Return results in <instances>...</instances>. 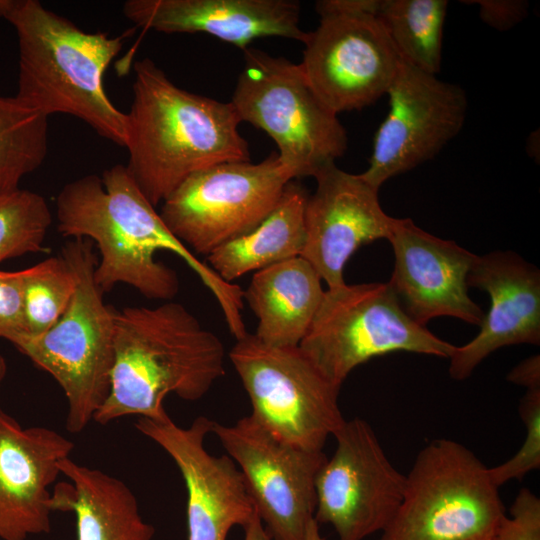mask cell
Listing matches in <instances>:
<instances>
[{
	"label": "cell",
	"mask_w": 540,
	"mask_h": 540,
	"mask_svg": "<svg viewBox=\"0 0 540 540\" xmlns=\"http://www.w3.org/2000/svg\"><path fill=\"white\" fill-rule=\"evenodd\" d=\"M56 221L63 236L96 245L94 277L103 293L126 284L146 298L170 301L179 291L177 273L155 258L167 250L183 259L210 290L236 340L248 333L241 314L243 290L224 281L170 232L125 165H114L101 177L89 174L67 183L56 198Z\"/></svg>",
	"instance_id": "cell-1"
},
{
	"label": "cell",
	"mask_w": 540,
	"mask_h": 540,
	"mask_svg": "<svg viewBox=\"0 0 540 540\" xmlns=\"http://www.w3.org/2000/svg\"><path fill=\"white\" fill-rule=\"evenodd\" d=\"M127 116L128 173L156 207L190 175L208 167L250 161L231 102L175 85L151 59L134 63Z\"/></svg>",
	"instance_id": "cell-2"
},
{
	"label": "cell",
	"mask_w": 540,
	"mask_h": 540,
	"mask_svg": "<svg viewBox=\"0 0 540 540\" xmlns=\"http://www.w3.org/2000/svg\"><path fill=\"white\" fill-rule=\"evenodd\" d=\"M110 393L93 421L126 416L159 419L164 399H201L225 374V348L184 305L115 309Z\"/></svg>",
	"instance_id": "cell-3"
},
{
	"label": "cell",
	"mask_w": 540,
	"mask_h": 540,
	"mask_svg": "<svg viewBox=\"0 0 540 540\" xmlns=\"http://www.w3.org/2000/svg\"><path fill=\"white\" fill-rule=\"evenodd\" d=\"M0 17L17 34L15 96L47 117L63 113L79 118L125 147L126 113L111 102L103 82L125 35L85 32L38 0H0Z\"/></svg>",
	"instance_id": "cell-4"
},
{
	"label": "cell",
	"mask_w": 540,
	"mask_h": 540,
	"mask_svg": "<svg viewBox=\"0 0 540 540\" xmlns=\"http://www.w3.org/2000/svg\"><path fill=\"white\" fill-rule=\"evenodd\" d=\"M60 255L76 281L69 306L47 331L23 337L14 346L59 384L67 400L65 427L80 433L110 393L115 309L105 304L95 282L98 257L89 239L69 240Z\"/></svg>",
	"instance_id": "cell-5"
},
{
	"label": "cell",
	"mask_w": 540,
	"mask_h": 540,
	"mask_svg": "<svg viewBox=\"0 0 540 540\" xmlns=\"http://www.w3.org/2000/svg\"><path fill=\"white\" fill-rule=\"evenodd\" d=\"M405 476L400 506L379 540H494L506 515L500 487L466 446L435 439Z\"/></svg>",
	"instance_id": "cell-6"
},
{
	"label": "cell",
	"mask_w": 540,
	"mask_h": 540,
	"mask_svg": "<svg viewBox=\"0 0 540 540\" xmlns=\"http://www.w3.org/2000/svg\"><path fill=\"white\" fill-rule=\"evenodd\" d=\"M230 101L241 122L266 132L293 179L315 177L347 149L337 114L315 93L299 64L246 48Z\"/></svg>",
	"instance_id": "cell-7"
},
{
	"label": "cell",
	"mask_w": 540,
	"mask_h": 540,
	"mask_svg": "<svg viewBox=\"0 0 540 540\" xmlns=\"http://www.w3.org/2000/svg\"><path fill=\"white\" fill-rule=\"evenodd\" d=\"M299 348L333 384L370 359L392 352L450 358L456 346L415 322L389 283L328 288Z\"/></svg>",
	"instance_id": "cell-8"
},
{
	"label": "cell",
	"mask_w": 540,
	"mask_h": 540,
	"mask_svg": "<svg viewBox=\"0 0 540 540\" xmlns=\"http://www.w3.org/2000/svg\"><path fill=\"white\" fill-rule=\"evenodd\" d=\"M230 360L250 399L249 415L275 438L307 451H322L343 425L341 387L330 382L296 347H275L248 333Z\"/></svg>",
	"instance_id": "cell-9"
},
{
	"label": "cell",
	"mask_w": 540,
	"mask_h": 540,
	"mask_svg": "<svg viewBox=\"0 0 540 540\" xmlns=\"http://www.w3.org/2000/svg\"><path fill=\"white\" fill-rule=\"evenodd\" d=\"M291 180L277 152L255 164L220 163L184 180L162 202L159 214L189 250L207 257L256 228Z\"/></svg>",
	"instance_id": "cell-10"
},
{
	"label": "cell",
	"mask_w": 540,
	"mask_h": 540,
	"mask_svg": "<svg viewBox=\"0 0 540 540\" xmlns=\"http://www.w3.org/2000/svg\"><path fill=\"white\" fill-rule=\"evenodd\" d=\"M333 437L336 449L316 477L314 519L330 524L338 540H364L394 517L406 476L390 462L365 420H345Z\"/></svg>",
	"instance_id": "cell-11"
},
{
	"label": "cell",
	"mask_w": 540,
	"mask_h": 540,
	"mask_svg": "<svg viewBox=\"0 0 540 540\" xmlns=\"http://www.w3.org/2000/svg\"><path fill=\"white\" fill-rule=\"evenodd\" d=\"M242 473L248 495L271 540H306L316 510L323 451L287 444L250 416L212 431Z\"/></svg>",
	"instance_id": "cell-12"
},
{
	"label": "cell",
	"mask_w": 540,
	"mask_h": 540,
	"mask_svg": "<svg viewBox=\"0 0 540 540\" xmlns=\"http://www.w3.org/2000/svg\"><path fill=\"white\" fill-rule=\"evenodd\" d=\"M299 64L334 113L360 110L387 94L401 58L377 16L330 14L308 34Z\"/></svg>",
	"instance_id": "cell-13"
},
{
	"label": "cell",
	"mask_w": 540,
	"mask_h": 540,
	"mask_svg": "<svg viewBox=\"0 0 540 540\" xmlns=\"http://www.w3.org/2000/svg\"><path fill=\"white\" fill-rule=\"evenodd\" d=\"M387 95L390 109L361 173L377 189L435 157L462 129L468 106L460 86L402 60Z\"/></svg>",
	"instance_id": "cell-14"
},
{
	"label": "cell",
	"mask_w": 540,
	"mask_h": 540,
	"mask_svg": "<svg viewBox=\"0 0 540 540\" xmlns=\"http://www.w3.org/2000/svg\"><path fill=\"white\" fill-rule=\"evenodd\" d=\"M213 420L198 416L189 427L169 415L139 417L137 430L161 447L178 467L187 490L188 540H226L236 525L243 528L255 509L241 471L228 455L215 456L204 446Z\"/></svg>",
	"instance_id": "cell-15"
},
{
	"label": "cell",
	"mask_w": 540,
	"mask_h": 540,
	"mask_svg": "<svg viewBox=\"0 0 540 540\" xmlns=\"http://www.w3.org/2000/svg\"><path fill=\"white\" fill-rule=\"evenodd\" d=\"M316 190L308 196L305 212L307 260L328 288L345 284L344 269L362 245L388 239L396 218L381 208L378 190L362 175L332 164L315 177Z\"/></svg>",
	"instance_id": "cell-16"
},
{
	"label": "cell",
	"mask_w": 540,
	"mask_h": 540,
	"mask_svg": "<svg viewBox=\"0 0 540 540\" xmlns=\"http://www.w3.org/2000/svg\"><path fill=\"white\" fill-rule=\"evenodd\" d=\"M390 241L395 264L388 282L405 312L418 324L451 316L480 325L484 313L468 295L477 255L438 238L409 218H396Z\"/></svg>",
	"instance_id": "cell-17"
},
{
	"label": "cell",
	"mask_w": 540,
	"mask_h": 540,
	"mask_svg": "<svg viewBox=\"0 0 540 540\" xmlns=\"http://www.w3.org/2000/svg\"><path fill=\"white\" fill-rule=\"evenodd\" d=\"M73 449V442L57 431L25 428L0 409L1 540H26L50 532V486Z\"/></svg>",
	"instance_id": "cell-18"
},
{
	"label": "cell",
	"mask_w": 540,
	"mask_h": 540,
	"mask_svg": "<svg viewBox=\"0 0 540 540\" xmlns=\"http://www.w3.org/2000/svg\"><path fill=\"white\" fill-rule=\"evenodd\" d=\"M468 286L490 296V309L470 342L455 348L449 374L464 380L491 353L515 344L540 343V272L514 252L478 256Z\"/></svg>",
	"instance_id": "cell-19"
},
{
	"label": "cell",
	"mask_w": 540,
	"mask_h": 540,
	"mask_svg": "<svg viewBox=\"0 0 540 540\" xmlns=\"http://www.w3.org/2000/svg\"><path fill=\"white\" fill-rule=\"evenodd\" d=\"M123 13L138 27L163 33L203 32L245 50L254 39L305 43L300 3L293 0H128Z\"/></svg>",
	"instance_id": "cell-20"
},
{
	"label": "cell",
	"mask_w": 540,
	"mask_h": 540,
	"mask_svg": "<svg viewBox=\"0 0 540 540\" xmlns=\"http://www.w3.org/2000/svg\"><path fill=\"white\" fill-rule=\"evenodd\" d=\"M59 468L69 482L52 491V510L75 515L77 540H152L155 529L123 481L70 457Z\"/></svg>",
	"instance_id": "cell-21"
},
{
	"label": "cell",
	"mask_w": 540,
	"mask_h": 540,
	"mask_svg": "<svg viewBox=\"0 0 540 540\" xmlns=\"http://www.w3.org/2000/svg\"><path fill=\"white\" fill-rule=\"evenodd\" d=\"M321 281L301 256L256 271L243 291L258 319L255 337L270 346H299L322 302Z\"/></svg>",
	"instance_id": "cell-22"
},
{
	"label": "cell",
	"mask_w": 540,
	"mask_h": 540,
	"mask_svg": "<svg viewBox=\"0 0 540 540\" xmlns=\"http://www.w3.org/2000/svg\"><path fill=\"white\" fill-rule=\"evenodd\" d=\"M308 193L289 181L272 212L253 230L207 256L208 265L226 282L301 255Z\"/></svg>",
	"instance_id": "cell-23"
},
{
	"label": "cell",
	"mask_w": 540,
	"mask_h": 540,
	"mask_svg": "<svg viewBox=\"0 0 540 540\" xmlns=\"http://www.w3.org/2000/svg\"><path fill=\"white\" fill-rule=\"evenodd\" d=\"M446 0H381L377 17L402 61L431 74L441 69Z\"/></svg>",
	"instance_id": "cell-24"
},
{
	"label": "cell",
	"mask_w": 540,
	"mask_h": 540,
	"mask_svg": "<svg viewBox=\"0 0 540 540\" xmlns=\"http://www.w3.org/2000/svg\"><path fill=\"white\" fill-rule=\"evenodd\" d=\"M48 152V117L16 96H0V196L20 189Z\"/></svg>",
	"instance_id": "cell-25"
},
{
	"label": "cell",
	"mask_w": 540,
	"mask_h": 540,
	"mask_svg": "<svg viewBox=\"0 0 540 540\" xmlns=\"http://www.w3.org/2000/svg\"><path fill=\"white\" fill-rule=\"evenodd\" d=\"M20 272L28 336L40 335L66 311L75 292V277L61 255L48 257Z\"/></svg>",
	"instance_id": "cell-26"
},
{
	"label": "cell",
	"mask_w": 540,
	"mask_h": 540,
	"mask_svg": "<svg viewBox=\"0 0 540 540\" xmlns=\"http://www.w3.org/2000/svg\"><path fill=\"white\" fill-rule=\"evenodd\" d=\"M52 214L39 193L18 189L0 196V263L46 251L44 242Z\"/></svg>",
	"instance_id": "cell-27"
},
{
	"label": "cell",
	"mask_w": 540,
	"mask_h": 540,
	"mask_svg": "<svg viewBox=\"0 0 540 540\" xmlns=\"http://www.w3.org/2000/svg\"><path fill=\"white\" fill-rule=\"evenodd\" d=\"M525 438L519 450L507 461L489 467L494 483L501 487L511 480H522L540 468V385L526 388L519 405Z\"/></svg>",
	"instance_id": "cell-28"
},
{
	"label": "cell",
	"mask_w": 540,
	"mask_h": 540,
	"mask_svg": "<svg viewBox=\"0 0 540 540\" xmlns=\"http://www.w3.org/2000/svg\"><path fill=\"white\" fill-rule=\"evenodd\" d=\"M494 540H540V499L530 489L518 492Z\"/></svg>",
	"instance_id": "cell-29"
},
{
	"label": "cell",
	"mask_w": 540,
	"mask_h": 540,
	"mask_svg": "<svg viewBox=\"0 0 540 540\" xmlns=\"http://www.w3.org/2000/svg\"><path fill=\"white\" fill-rule=\"evenodd\" d=\"M28 335L21 272L0 270V338L14 345Z\"/></svg>",
	"instance_id": "cell-30"
},
{
	"label": "cell",
	"mask_w": 540,
	"mask_h": 540,
	"mask_svg": "<svg viewBox=\"0 0 540 540\" xmlns=\"http://www.w3.org/2000/svg\"><path fill=\"white\" fill-rule=\"evenodd\" d=\"M479 6L481 19L499 31L513 28L528 14V3L519 0L471 1Z\"/></svg>",
	"instance_id": "cell-31"
},
{
	"label": "cell",
	"mask_w": 540,
	"mask_h": 540,
	"mask_svg": "<svg viewBox=\"0 0 540 540\" xmlns=\"http://www.w3.org/2000/svg\"><path fill=\"white\" fill-rule=\"evenodd\" d=\"M381 0H321L315 4L320 17L330 14H369L377 16Z\"/></svg>",
	"instance_id": "cell-32"
},
{
	"label": "cell",
	"mask_w": 540,
	"mask_h": 540,
	"mask_svg": "<svg viewBox=\"0 0 540 540\" xmlns=\"http://www.w3.org/2000/svg\"><path fill=\"white\" fill-rule=\"evenodd\" d=\"M508 380L525 388L540 385V358L531 356L514 367L508 374Z\"/></svg>",
	"instance_id": "cell-33"
},
{
	"label": "cell",
	"mask_w": 540,
	"mask_h": 540,
	"mask_svg": "<svg viewBox=\"0 0 540 540\" xmlns=\"http://www.w3.org/2000/svg\"><path fill=\"white\" fill-rule=\"evenodd\" d=\"M244 540H271L256 510L251 521L244 527Z\"/></svg>",
	"instance_id": "cell-34"
},
{
	"label": "cell",
	"mask_w": 540,
	"mask_h": 540,
	"mask_svg": "<svg viewBox=\"0 0 540 540\" xmlns=\"http://www.w3.org/2000/svg\"><path fill=\"white\" fill-rule=\"evenodd\" d=\"M306 540H325L320 533L319 524L315 521V519H313L309 524Z\"/></svg>",
	"instance_id": "cell-35"
},
{
	"label": "cell",
	"mask_w": 540,
	"mask_h": 540,
	"mask_svg": "<svg viewBox=\"0 0 540 540\" xmlns=\"http://www.w3.org/2000/svg\"><path fill=\"white\" fill-rule=\"evenodd\" d=\"M7 373V363L6 359L0 354V386Z\"/></svg>",
	"instance_id": "cell-36"
}]
</instances>
